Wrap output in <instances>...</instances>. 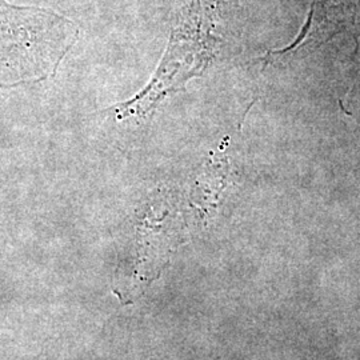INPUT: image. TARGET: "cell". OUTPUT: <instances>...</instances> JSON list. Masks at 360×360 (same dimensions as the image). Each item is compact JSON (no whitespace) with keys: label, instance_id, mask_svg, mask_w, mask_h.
<instances>
[{"label":"cell","instance_id":"cell-1","mask_svg":"<svg viewBox=\"0 0 360 360\" xmlns=\"http://www.w3.org/2000/svg\"><path fill=\"white\" fill-rule=\"evenodd\" d=\"M62 19L0 8V84L44 77L71 46Z\"/></svg>","mask_w":360,"mask_h":360}]
</instances>
